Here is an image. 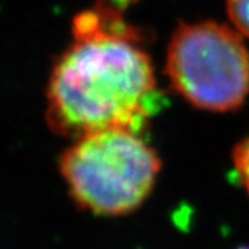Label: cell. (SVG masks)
I'll use <instances>...</instances> for the list:
<instances>
[{"label":"cell","mask_w":249,"mask_h":249,"mask_svg":"<svg viewBox=\"0 0 249 249\" xmlns=\"http://www.w3.org/2000/svg\"><path fill=\"white\" fill-rule=\"evenodd\" d=\"M75 42L54 64L46 121L70 139L108 129L142 133L157 109L158 90L148 54L109 7L80 13Z\"/></svg>","instance_id":"1"},{"label":"cell","mask_w":249,"mask_h":249,"mask_svg":"<svg viewBox=\"0 0 249 249\" xmlns=\"http://www.w3.org/2000/svg\"><path fill=\"white\" fill-rule=\"evenodd\" d=\"M160 170V155L140 132L130 129L82 136L60 158L72 201L97 216H124L139 209Z\"/></svg>","instance_id":"2"},{"label":"cell","mask_w":249,"mask_h":249,"mask_svg":"<svg viewBox=\"0 0 249 249\" xmlns=\"http://www.w3.org/2000/svg\"><path fill=\"white\" fill-rule=\"evenodd\" d=\"M166 73L196 108L232 111L249 93V50L237 29L214 21L181 22L168 46Z\"/></svg>","instance_id":"3"},{"label":"cell","mask_w":249,"mask_h":249,"mask_svg":"<svg viewBox=\"0 0 249 249\" xmlns=\"http://www.w3.org/2000/svg\"><path fill=\"white\" fill-rule=\"evenodd\" d=\"M226 7L234 28L249 37V0H226Z\"/></svg>","instance_id":"4"},{"label":"cell","mask_w":249,"mask_h":249,"mask_svg":"<svg viewBox=\"0 0 249 249\" xmlns=\"http://www.w3.org/2000/svg\"><path fill=\"white\" fill-rule=\"evenodd\" d=\"M232 162L241 183L249 196V134L234 147Z\"/></svg>","instance_id":"5"},{"label":"cell","mask_w":249,"mask_h":249,"mask_svg":"<svg viewBox=\"0 0 249 249\" xmlns=\"http://www.w3.org/2000/svg\"><path fill=\"white\" fill-rule=\"evenodd\" d=\"M240 249H249L248 247H245V248H244V247H242V248H240Z\"/></svg>","instance_id":"6"}]
</instances>
